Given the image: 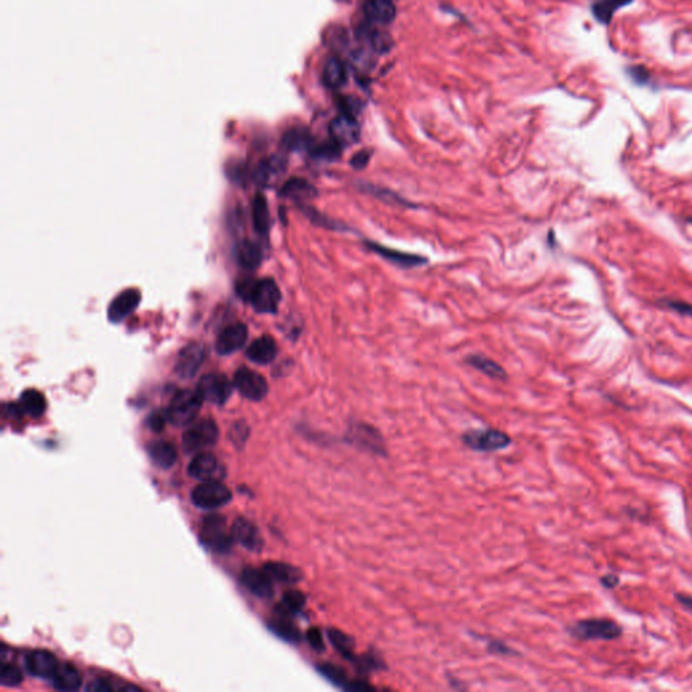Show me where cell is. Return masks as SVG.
I'll list each match as a JSON object with an SVG mask.
<instances>
[{
  "label": "cell",
  "instance_id": "30bf717a",
  "mask_svg": "<svg viewBox=\"0 0 692 692\" xmlns=\"http://www.w3.org/2000/svg\"><path fill=\"white\" fill-rule=\"evenodd\" d=\"M233 384L241 395L253 402H260L268 394V383L264 376L249 368L236 372Z\"/></svg>",
  "mask_w": 692,
  "mask_h": 692
},
{
  "label": "cell",
  "instance_id": "ee69618b",
  "mask_svg": "<svg viewBox=\"0 0 692 692\" xmlns=\"http://www.w3.org/2000/svg\"><path fill=\"white\" fill-rule=\"evenodd\" d=\"M370 158H371V153L368 150H361L353 156V158L350 160V165L354 170H364L368 165Z\"/></svg>",
  "mask_w": 692,
  "mask_h": 692
},
{
  "label": "cell",
  "instance_id": "836d02e7",
  "mask_svg": "<svg viewBox=\"0 0 692 692\" xmlns=\"http://www.w3.org/2000/svg\"><path fill=\"white\" fill-rule=\"evenodd\" d=\"M252 217H253V224L257 233L265 234L270 229V211H268V204L264 195L257 194L253 200V207H252Z\"/></svg>",
  "mask_w": 692,
  "mask_h": 692
},
{
  "label": "cell",
  "instance_id": "f546056e",
  "mask_svg": "<svg viewBox=\"0 0 692 692\" xmlns=\"http://www.w3.org/2000/svg\"><path fill=\"white\" fill-rule=\"evenodd\" d=\"M287 163L283 157L273 156L271 158L263 161L257 168V177L263 184H271L280 174L286 171Z\"/></svg>",
  "mask_w": 692,
  "mask_h": 692
},
{
  "label": "cell",
  "instance_id": "83f0119b",
  "mask_svg": "<svg viewBox=\"0 0 692 692\" xmlns=\"http://www.w3.org/2000/svg\"><path fill=\"white\" fill-rule=\"evenodd\" d=\"M304 604H306L304 593H300L297 590L287 591L284 593L281 602L277 604L279 617H287V618L294 617L303 610Z\"/></svg>",
  "mask_w": 692,
  "mask_h": 692
},
{
  "label": "cell",
  "instance_id": "7402d4cb",
  "mask_svg": "<svg viewBox=\"0 0 692 692\" xmlns=\"http://www.w3.org/2000/svg\"><path fill=\"white\" fill-rule=\"evenodd\" d=\"M364 13L373 22L390 24L396 15L393 0H365Z\"/></svg>",
  "mask_w": 692,
  "mask_h": 692
},
{
  "label": "cell",
  "instance_id": "d6986e66",
  "mask_svg": "<svg viewBox=\"0 0 692 692\" xmlns=\"http://www.w3.org/2000/svg\"><path fill=\"white\" fill-rule=\"evenodd\" d=\"M367 247H370L372 252H374L379 256H381L383 258H386L387 261L395 264L397 267H403V268L420 267V265L425 264L427 261L425 257H420L418 254L400 252V250H396V249L379 245L376 242H367Z\"/></svg>",
  "mask_w": 692,
  "mask_h": 692
},
{
  "label": "cell",
  "instance_id": "e0dca14e",
  "mask_svg": "<svg viewBox=\"0 0 692 692\" xmlns=\"http://www.w3.org/2000/svg\"><path fill=\"white\" fill-rule=\"evenodd\" d=\"M141 302V293L137 288H127L120 295L114 297V300L108 306V318L111 322H122L127 315H130Z\"/></svg>",
  "mask_w": 692,
  "mask_h": 692
},
{
  "label": "cell",
  "instance_id": "ffe728a7",
  "mask_svg": "<svg viewBox=\"0 0 692 692\" xmlns=\"http://www.w3.org/2000/svg\"><path fill=\"white\" fill-rule=\"evenodd\" d=\"M277 354L276 341L271 336H263L256 338L247 350V359L256 364H270Z\"/></svg>",
  "mask_w": 692,
  "mask_h": 692
},
{
  "label": "cell",
  "instance_id": "4fadbf2b",
  "mask_svg": "<svg viewBox=\"0 0 692 692\" xmlns=\"http://www.w3.org/2000/svg\"><path fill=\"white\" fill-rule=\"evenodd\" d=\"M333 141H336L340 147L353 145L360 140V126L354 120L353 115L341 114L331 121L329 126Z\"/></svg>",
  "mask_w": 692,
  "mask_h": 692
},
{
  "label": "cell",
  "instance_id": "7bdbcfd3",
  "mask_svg": "<svg viewBox=\"0 0 692 692\" xmlns=\"http://www.w3.org/2000/svg\"><path fill=\"white\" fill-rule=\"evenodd\" d=\"M487 648L491 653L494 654H503V656H513L516 654L517 652L514 649H511L510 646H507L506 643L503 641H499V640H490L488 643H487Z\"/></svg>",
  "mask_w": 692,
  "mask_h": 692
},
{
  "label": "cell",
  "instance_id": "f6af8a7d",
  "mask_svg": "<svg viewBox=\"0 0 692 692\" xmlns=\"http://www.w3.org/2000/svg\"><path fill=\"white\" fill-rule=\"evenodd\" d=\"M87 690L97 692L113 691V690H114V687H113V686L110 684V682H107V680H103V679H95V680H92V682L88 684Z\"/></svg>",
  "mask_w": 692,
  "mask_h": 692
},
{
  "label": "cell",
  "instance_id": "8992f818",
  "mask_svg": "<svg viewBox=\"0 0 692 692\" xmlns=\"http://www.w3.org/2000/svg\"><path fill=\"white\" fill-rule=\"evenodd\" d=\"M200 540L208 549L218 553H224L230 550L234 541L231 530L230 532L227 530L224 518L222 516H215V514L208 516L203 520Z\"/></svg>",
  "mask_w": 692,
  "mask_h": 692
},
{
  "label": "cell",
  "instance_id": "ab89813d",
  "mask_svg": "<svg viewBox=\"0 0 692 692\" xmlns=\"http://www.w3.org/2000/svg\"><path fill=\"white\" fill-rule=\"evenodd\" d=\"M311 153L315 158L318 160H326V161H333L337 160L341 154V147L333 141V142H326L320 147H314L311 149Z\"/></svg>",
  "mask_w": 692,
  "mask_h": 692
},
{
  "label": "cell",
  "instance_id": "60d3db41",
  "mask_svg": "<svg viewBox=\"0 0 692 692\" xmlns=\"http://www.w3.org/2000/svg\"><path fill=\"white\" fill-rule=\"evenodd\" d=\"M300 208L304 211V214L313 221V223H317V224H320L322 227H327V229H333V230L334 229H343V224L331 221L330 218L322 215L318 211H315L314 208H311L308 206H300Z\"/></svg>",
  "mask_w": 692,
  "mask_h": 692
},
{
  "label": "cell",
  "instance_id": "603a6c76",
  "mask_svg": "<svg viewBox=\"0 0 692 692\" xmlns=\"http://www.w3.org/2000/svg\"><path fill=\"white\" fill-rule=\"evenodd\" d=\"M236 258H237V263L244 270L253 271L261 264V260H263L261 249L257 244H254L249 240H242L236 247Z\"/></svg>",
  "mask_w": 692,
  "mask_h": 692
},
{
  "label": "cell",
  "instance_id": "4dcf8cb0",
  "mask_svg": "<svg viewBox=\"0 0 692 692\" xmlns=\"http://www.w3.org/2000/svg\"><path fill=\"white\" fill-rule=\"evenodd\" d=\"M283 147L293 151H302L314 148L311 134L304 129H291L283 137Z\"/></svg>",
  "mask_w": 692,
  "mask_h": 692
},
{
  "label": "cell",
  "instance_id": "d4e9b609",
  "mask_svg": "<svg viewBox=\"0 0 692 692\" xmlns=\"http://www.w3.org/2000/svg\"><path fill=\"white\" fill-rule=\"evenodd\" d=\"M281 195L284 198L293 199L297 201H306V200L315 198L318 195V192H317L315 187L313 184H310L308 181H306L304 179L294 177L284 184V187L281 190Z\"/></svg>",
  "mask_w": 692,
  "mask_h": 692
},
{
  "label": "cell",
  "instance_id": "b9f144b4",
  "mask_svg": "<svg viewBox=\"0 0 692 692\" xmlns=\"http://www.w3.org/2000/svg\"><path fill=\"white\" fill-rule=\"evenodd\" d=\"M307 641L310 643V646L317 650V652H323L324 650V641H323V636H322V632L320 629L317 627H311L308 632H307Z\"/></svg>",
  "mask_w": 692,
  "mask_h": 692
},
{
  "label": "cell",
  "instance_id": "1f68e13d",
  "mask_svg": "<svg viewBox=\"0 0 692 692\" xmlns=\"http://www.w3.org/2000/svg\"><path fill=\"white\" fill-rule=\"evenodd\" d=\"M21 409L34 418L41 417L47 410L45 396L37 390H26L21 395Z\"/></svg>",
  "mask_w": 692,
  "mask_h": 692
},
{
  "label": "cell",
  "instance_id": "74e56055",
  "mask_svg": "<svg viewBox=\"0 0 692 692\" xmlns=\"http://www.w3.org/2000/svg\"><path fill=\"white\" fill-rule=\"evenodd\" d=\"M24 675L22 670L15 664L6 663L0 668V683L6 687H17L22 683Z\"/></svg>",
  "mask_w": 692,
  "mask_h": 692
},
{
  "label": "cell",
  "instance_id": "d590c367",
  "mask_svg": "<svg viewBox=\"0 0 692 692\" xmlns=\"http://www.w3.org/2000/svg\"><path fill=\"white\" fill-rule=\"evenodd\" d=\"M468 364L472 365L475 370L483 372L484 374L497 379V380H504L507 377L506 371L497 364L494 360L487 359L484 356H470L468 357Z\"/></svg>",
  "mask_w": 692,
  "mask_h": 692
},
{
  "label": "cell",
  "instance_id": "2e32d148",
  "mask_svg": "<svg viewBox=\"0 0 692 692\" xmlns=\"http://www.w3.org/2000/svg\"><path fill=\"white\" fill-rule=\"evenodd\" d=\"M247 330L244 323H233L224 327L215 341V349L220 354H231L247 343Z\"/></svg>",
  "mask_w": 692,
  "mask_h": 692
},
{
  "label": "cell",
  "instance_id": "7c38bea8",
  "mask_svg": "<svg viewBox=\"0 0 692 692\" xmlns=\"http://www.w3.org/2000/svg\"><path fill=\"white\" fill-rule=\"evenodd\" d=\"M57 657L48 650H33L25 659V666L27 672L38 679L51 680L54 673L60 667Z\"/></svg>",
  "mask_w": 692,
  "mask_h": 692
},
{
  "label": "cell",
  "instance_id": "5b68a950",
  "mask_svg": "<svg viewBox=\"0 0 692 692\" xmlns=\"http://www.w3.org/2000/svg\"><path fill=\"white\" fill-rule=\"evenodd\" d=\"M220 429L213 420H201L192 423L183 434V447L187 453H198L215 445Z\"/></svg>",
  "mask_w": 692,
  "mask_h": 692
},
{
  "label": "cell",
  "instance_id": "9a60e30c",
  "mask_svg": "<svg viewBox=\"0 0 692 692\" xmlns=\"http://www.w3.org/2000/svg\"><path fill=\"white\" fill-rule=\"evenodd\" d=\"M188 473L200 481L218 480L222 477V467L215 456L210 453H198L188 466Z\"/></svg>",
  "mask_w": 692,
  "mask_h": 692
},
{
  "label": "cell",
  "instance_id": "277c9868",
  "mask_svg": "<svg viewBox=\"0 0 692 692\" xmlns=\"http://www.w3.org/2000/svg\"><path fill=\"white\" fill-rule=\"evenodd\" d=\"M345 441L374 456H387V447L380 431L365 422H353L346 431Z\"/></svg>",
  "mask_w": 692,
  "mask_h": 692
},
{
  "label": "cell",
  "instance_id": "cb8c5ba5",
  "mask_svg": "<svg viewBox=\"0 0 692 692\" xmlns=\"http://www.w3.org/2000/svg\"><path fill=\"white\" fill-rule=\"evenodd\" d=\"M263 568L271 576L273 582L281 584H297L303 579V573L300 569L286 563L272 561L265 564Z\"/></svg>",
  "mask_w": 692,
  "mask_h": 692
},
{
  "label": "cell",
  "instance_id": "9c48e42d",
  "mask_svg": "<svg viewBox=\"0 0 692 692\" xmlns=\"http://www.w3.org/2000/svg\"><path fill=\"white\" fill-rule=\"evenodd\" d=\"M197 391L204 402L221 406L233 393L231 381L220 373H210L200 379Z\"/></svg>",
  "mask_w": 692,
  "mask_h": 692
},
{
  "label": "cell",
  "instance_id": "e575fe53",
  "mask_svg": "<svg viewBox=\"0 0 692 692\" xmlns=\"http://www.w3.org/2000/svg\"><path fill=\"white\" fill-rule=\"evenodd\" d=\"M268 626H270L271 632H273L277 637H280L284 641L297 643H300V640H302V634H300L299 629L291 620H288L287 617L274 619L272 622H270Z\"/></svg>",
  "mask_w": 692,
  "mask_h": 692
},
{
  "label": "cell",
  "instance_id": "5bb4252c",
  "mask_svg": "<svg viewBox=\"0 0 692 692\" xmlns=\"http://www.w3.org/2000/svg\"><path fill=\"white\" fill-rule=\"evenodd\" d=\"M231 534L236 543H238L250 552H260L263 549L264 541L260 534V530L249 519H236L231 526Z\"/></svg>",
  "mask_w": 692,
  "mask_h": 692
},
{
  "label": "cell",
  "instance_id": "4316f807",
  "mask_svg": "<svg viewBox=\"0 0 692 692\" xmlns=\"http://www.w3.org/2000/svg\"><path fill=\"white\" fill-rule=\"evenodd\" d=\"M315 668H317V672L321 675L322 677H324L329 683H331L333 686H336L341 690L349 691L353 680L349 679L344 668L331 664V663H321V664H317Z\"/></svg>",
  "mask_w": 692,
  "mask_h": 692
},
{
  "label": "cell",
  "instance_id": "ac0fdd59",
  "mask_svg": "<svg viewBox=\"0 0 692 692\" xmlns=\"http://www.w3.org/2000/svg\"><path fill=\"white\" fill-rule=\"evenodd\" d=\"M241 582L250 593L258 598H271L273 595V580L264 568L244 569Z\"/></svg>",
  "mask_w": 692,
  "mask_h": 692
},
{
  "label": "cell",
  "instance_id": "681fc988",
  "mask_svg": "<svg viewBox=\"0 0 692 692\" xmlns=\"http://www.w3.org/2000/svg\"><path fill=\"white\" fill-rule=\"evenodd\" d=\"M676 599L687 609L692 610V596L690 595H683V593H676Z\"/></svg>",
  "mask_w": 692,
  "mask_h": 692
},
{
  "label": "cell",
  "instance_id": "7dc6e473",
  "mask_svg": "<svg viewBox=\"0 0 692 692\" xmlns=\"http://www.w3.org/2000/svg\"><path fill=\"white\" fill-rule=\"evenodd\" d=\"M668 307L680 313V314H692V306L690 304H686L683 302H675V300H668L667 303Z\"/></svg>",
  "mask_w": 692,
  "mask_h": 692
},
{
  "label": "cell",
  "instance_id": "c3c4849f",
  "mask_svg": "<svg viewBox=\"0 0 692 692\" xmlns=\"http://www.w3.org/2000/svg\"><path fill=\"white\" fill-rule=\"evenodd\" d=\"M600 582L606 588H614L618 586L619 577L616 575H606L600 579Z\"/></svg>",
  "mask_w": 692,
  "mask_h": 692
},
{
  "label": "cell",
  "instance_id": "484cf974",
  "mask_svg": "<svg viewBox=\"0 0 692 692\" xmlns=\"http://www.w3.org/2000/svg\"><path fill=\"white\" fill-rule=\"evenodd\" d=\"M149 454H150L151 461L157 467L164 468V470L171 468L177 460L176 447L171 443H167V441H160V443L153 444L149 449Z\"/></svg>",
  "mask_w": 692,
  "mask_h": 692
},
{
  "label": "cell",
  "instance_id": "52a82bcc",
  "mask_svg": "<svg viewBox=\"0 0 692 692\" xmlns=\"http://www.w3.org/2000/svg\"><path fill=\"white\" fill-rule=\"evenodd\" d=\"M231 491L220 480L201 481L192 491V503L203 510H214L227 504L231 500Z\"/></svg>",
  "mask_w": 692,
  "mask_h": 692
},
{
  "label": "cell",
  "instance_id": "f1b7e54d",
  "mask_svg": "<svg viewBox=\"0 0 692 692\" xmlns=\"http://www.w3.org/2000/svg\"><path fill=\"white\" fill-rule=\"evenodd\" d=\"M327 637L330 640V643L333 645V648L344 657L347 661H353L356 654H354V640L353 637L347 636L344 632L336 629V627H330L327 629Z\"/></svg>",
  "mask_w": 692,
  "mask_h": 692
},
{
  "label": "cell",
  "instance_id": "ba28073f",
  "mask_svg": "<svg viewBox=\"0 0 692 692\" xmlns=\"http://www.w3.org/2000/svg\"><path fill=\"white\" fill-rule=\"evenodd\" d=\"M464 445L476 452H496L506 449L511 444V438L507 433L496 429H480L470 430L463 436Z\"/></svg>",
  "mask_w": 692,
  "mask_h": 692
},
{
  "label": "cell",
  "instance_id": "bcb514c9",
  "mask_svg": "<svg viewBox=\"0 0 692 692\" xmlns=\"http://www.w3.org/2000/svg\"><path fill=\"white\" fill-rule=\"evenodd\" d=\"M167 420H167L165 413H164V414H154V415H151V417H150V420H149V426H150V429H153V430H156V431H160V430H163V429H164V426H165V422H167Z\"/></svg>",
  "mask_w": 692,
  "mask_h": 692
},
{
  "label": "cell",
  "instance_id": "44dd1931",
  "mask_svg": "<svg viewBox=\"0 0 692 692\" xmlns=\"http://www.w3.org/2000/svg\"><path fill=\"white\" fill-rule=\"evenodd\" d=\"M50 682L58 691H76L81 687L83 679L72 664H60Z\"/></svg>",
  "mask_w": 692,
  "mask_h": 692
},
{
  "label": "cell",
  "instance_id": "6da1fadb",
  "mask_svg": "<svg viewBox=\"0 0 692 692\" xmlns=\"http://www.w3.org/2000/svg\"><path fill=\"white\" fill-rule=\"evenodd\" d=\"M237 290L241 297L250 302L256 311L264 314L274 313L281 300L280 290L272 279H263L257 281L247 280L241 283Z\"/></svg>",
  "mask_w": 692,
  "mask_h": 692
},
{
  "label": "cell",
  "instance_id": "8d00e7d4",
  "mask_svg": "<svg viewBox=\"0 0 692 692\" xmlns=\"http://www.w3.org/2000/svg\"><path fill=\"white\" fill-rule=\"evenodd\" d=\"M630 1L632 0H596L593 6V15L599 22L609 24L614 13Z\"/></svg>",
  "mask_w": 692,
  "mask_h": 692
},
{
  "label": "cell",
  "instance_id": "7a4b0ae2",
  "mask_svg": "<svg viewBox=\"0 0 692 692\" xmlns=\"http://www.w3.org/2000/svg\"><path fill=\"white\" fill-rule=\"evenodd\" d=\"M569 634L582 641H613L623 634V627L610 618L582 619L568 627Z\"/></svg>",
  "mask_w": 692,
  "mask_h": 692
},
{
  "label": "cell",
  "instance_id": "8fae6325",
  "mask_svg": "<svg viewBox=\"0 0 692 692\" xmlns=\"http://www.w3.org/2000/svg\"><path fill=\"white\" fill-rule=\"evenodd\" d=\"M206 346L199 343H192L190 345L184 346L176 360L174 371L183 377V379H190L192 377L199 368L201 367L204 357H206Z\"/></svg>",
  "mask_w": 692,
  "mask_h": 692
},
{
  "label": "cell",
  "instance_id": "d6a6232c",
  "mask_svg": "<svg viewBox=\"0 0 692 692\" xmlns=\"http://www.w3.org/2000/svg\"><path fill=\"white\" fill-rule=\"evenodd\" d=\"M346 80L345 65L337 57L329 58L323 68V81L330 88H337L343 85Z\"/></svg>",
  "mask_w": 692,
  "mask_h": 692
},
{
  "label": "cell",
  "instance_id": "f35d334b",
  "mask_svg": "<svg viewBox=\"0 0 692 692\" xmlns=\"http://www.w3.org/2000/svg\"><path fill=\"white\" fill-rule=\"evenodd\" d=\"M352 663L354 664V667H356V669L360 673H364V675L386 668L384 663L380 659H377L373 653H367V654H363V656H356Z\"/></svg>",
  "mask_w": 692,
  "mask_h": 692
},
{
  "label": "cell",
  "instance_id": "3957f363",
  "mask_svg": "<svg viewBox=\"0 0 692 692\" xmlns=\"http://www.w3.org/2000/svg\"><path fill=\"white\" fill-rule=\"evenodd\" d=\"M203 399L198 391L181 390L173 395L170 406L165 410L168 422L174 426H186L197 420L203 404Z\"/></svg>",
  "mask_w": 692,
  "mask_h": 692
}]
</instances>
